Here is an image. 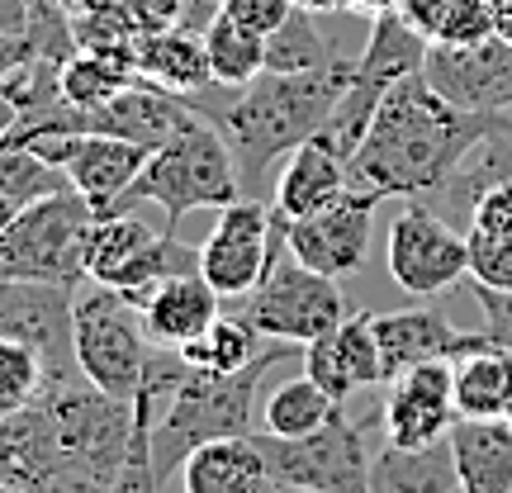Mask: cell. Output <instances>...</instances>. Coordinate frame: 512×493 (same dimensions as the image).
Returning a JSON list of instances; mask_svg holds the SVG:
<instances>
[{"label":"cell","instance_id":"ee69618b","mask_svg":"<svg viewBox=\"0 0 512 493\" xmlns=\"http://www.w3.org/2000/svg\"><path fill=\"white\" fill-rule=\"evenodd\" d=\"M19 119H24V100L15 95L10 76H0V138H5V133H10Z\"/></svg>","mask_w":512,"mask_h":493},{"label":"cell","instance_id":"7bdbcfd3","mask_svg":"<svg viewBox=\"0 0 512 493\" xmlns=\"http://www.w3.org/2000/svg\"><path fill=\"white\" fill-rule=\"evenodd\" d=\"M451 5L456 0H399V19L432 43L441 34V24H446V15H451Z\"/></svg>","mask_w":512,"mask_h":493},{"label":"cell","instance_id":"f6af8a7d","mask_svg":"<svg viewBox=\"0 0 512 493\" xmlns=\"http://www.w3.org/2000/svg\"><path fill=\"white\" fill-rule=\"evenodd\" d=\"M347 10H356V15H389V10H399V0H347Z\"/></svg>","mask_w":512,"mask_h":493},{"label":"cell","instance_id":"7dc6e473","mask_svg":"<svg viewBox=\"0 0 512 493\" xmlns=\"http://www.w3.org/2000/svg\"><path fill=\"white\" fill-rule=\"evenodd\" d=\"M294 5H304L313 15H323V10H347V0H294Z\"/></svg>","mask_w":512,"mask_h":493},{"label":"cell","instance_id":"7402d4cb","mask_svg":"<svg viewBox=\"0 0 512 493\" xmlns=\"http://www.w3.org/2000/svg\"><path fill=\"white\" fill-rule=\"evenodd\" d=\"M57 460H62V441H57V422L43 399L0 418V484L34 493L57 470Z\"/></svg>","mask_w":512,"mask_h":493},{"label":"cell","instance_id":"60d3db41","mask_svg":"<svg viewBox=\"0 0 512 493\" xmlns=\"http://www.w3.org/2000/svg\"><path fill=\"white\" fill-rule=\"evenodd\" d=\"M475 299H479V313H484V332L494 337L498 347L512 351V294L475 285Z\"/></svg>","mask_w":512,"mask_h":493},{"label":"cell","instance_id":"c3c4849f","mask_svg":"<svg viewBox=\"0 0 512 493\" xmlns=\"http://www.w3.org/2000/svg\"><path fill=\"white\" fill-rule=\"evenodd\" d=\"M15 214H19L15 204H10V200H0V228H5V223H10V219H15Z\"/></svg>","mask_w":512,"mask_h":493},{"label":"cell","instance_id":"ffe728a7","mask_svg":"<svg viewBox=\"0 0 512 493\" xmlns=\"http://www.w3.org/2000/svg\"><path fill=\"white\" fill-rule=\"evenodd\" d=\"M351 190V171H347V157L342 152H332L318 133H313L309 143H299L285 157L280 166V181H275V214L280 219H309L318 209H328L337 195H347Z\"/></svg>","mask_w":512,"mask_h":493},{"label":"cell","instance_id":"681fc988","mask_svg":"<svg viewBox=\"0 0 512 493\" xmlns=\"http://www.w3.org/2000/svg\"><path fill=\"white\" fill-rule=\"evenodd\" d=\"M0 493H24V489H15V484H0Z\"/></svg>","mask_w":512,"mask_h":493},{"label":"cell","instance_id":"836d02e7","mask_svg":"<svg viewBox=\"0 0 512 493\" xmlns=\"http://www.w3.org/2000/svg\"><path fill=\"white\" fill-rule=\"evenodd\" d=\"M304 375L313 384H323L337 403H351V394H361L356 380H351L347 361H342V347H337V328L323 332V337H313L309 347H304Z\"/></svg>","mask_w":512,"mask_h":493},{"label":"cell","instance_id":"6da1fadb","mask_svg":"<svg viewBox=\"0 0 512 493\" xmlns=\"http://www.w3.org/2000/svg\"><path fill=\"white\" fill-rule=\"evenodd\" d=\"M512 124V114H470L441 100L427 76H403L380 100L361 147L351 152V185L380 200H432L489 133Z\"/></svg>","mask_w":512,"mask_h":493},{"label":"cell","instance_id":"f1b7e54d","mask_svg":"<svg viewBox=\"0 0 512 493\" xmlns=\"http://www.w3.org/2000/svg\"><path fill=\"white\" fill-rule=\"evenodd\" d=\"M337 57L342 53L318 29V15L304 5H294L285 24L266 34V72H318V67H332Z\"/></svg>","mask_w":512,"mask_h":493},{"label":"cell","instance_id":"bcb514c9","mask_svg":"<svg viewBox=\"0 0 512 493\" xmlns=\"http://www.w3.org/2000/svg\"><path fill=\"white\" fill-rule=\"evenodd\" d=\"M489 10H494L498 38H508V43H512V0H489Z\"/></svg>","mask_w":512,"mask_h":493},{"label":"cell","instance_id":"8fae6325","mask_svg":"<svg viewBox=\"0 0 512 493\" xmlns=\"http://www.w3.org/2000/svg\"><path fill=\"white\" fill-rule=\"evenodd\" d=\"M347 294L332 275L309 271L304 261L290 256V242L285 252L271 261V271L261 275V285L247 294V323H252L261 337L271 342H294V347H309L313 337L342 328L347 318Z\"/></svg>","mask_w":512,"mask_h":493},{"label":"cell","instance_id":"f907efd6","mask_svg":"<svg viewBox=\"0 0 512 493\" xmlns=\"http://www.w3.org/2000/svg\"><path fill=\"white\" fill-rule=\"evenodd\" d=\"M503 422H508V427H512V403H508V413H503Z\"/></svg>","mask_w":512,"mask_h":493},{"label":"cell","instance_id":"4316f807","mask_svg":"<svg viewBox=\"0 0 512 493\" xmlns=\"http://www.w3.org/2000/svg\"><path fill=\"white\" fill-rule=\"evenodd\" d=\"M337 408H342V403L332 399L323 384H313L309 375H299V380H285L271 389V399L261 408V427H266L271 437H309L318 427H328Z\"/></svg>","mask_w":512,"mask_h":493},{"label":"cell","instance_id":"e0dca14e","mask_svg":"<svg viewBox=\"0 0 512 493\" xmlns=\"http://www.w3.org/2000/svg\"><path fill=\"white\" fill-rule=\"evenodd\" d=\"M456 375L451 361H427L389 380L380 403V432L389 446H432L456 427Z\"/></svg>","mask_w":512,"mask_h":493},{"label":"cell","instance_id":"30bf717a","mask_svg":"<svg viewBox=\"0 0 512 493\" xmlns=\"http://www.w3.org/2000/svg\"><path fill=\"white\" fill-rule=\"evenodd\" d=\"M38 399L48 403V413L57 422L62 460H72V465L114 484L124 470L128 441H133V403L95 389L86 375L48 380Z\"/></svg>","mask_w":512,"mask_h":493},{"label":"cell","instance_id":"e575fe53","mask_svg":"<svg viewBox=\"0 0 512 493\" xmlns=\"http://www.w3.org/2000/svg\"><path fill=\"white\" fill-rule=\"evenodd\" d=\"M29 57H38L34 0H0V76H10Z\"/></svg>","mask_w":512,"mask_h":493},{"label":"cell","instance_id":"d590c367","mask_svg":"<svg viewBox=\"0 0 512 493\" xmlns=\"http://www.w3.org/2000/svg\"><path fill=\"white\" fill-rule=\"evenodd\" d=\"M470 280L484 290L512 294V233H503V238L470 233Z\"/></svg>","mask_w":512,"mask_h":493},{"label":"cell","instance_id":"f35d334b","mask_svg":"<svg viewBox=\"0 0 512 493\" xmlns=\"http://www.w3.org/2000/svg\"><path fill=\"white\" fill-rule=\"evenodd\" d=\"M219 10L228 19H238L242 29H252V34L266 38L285 24V15L294 10V0H223Z\"/></svg>","mask_w":512,"mask_h":493},{"label":"cell","instance_id":"2e32d148","mask_svg":"<svg viewBox=\"0 0 512 493\" xmlns=\"http://www.w3.org/2000/svg\"><path fill=\"white\" fill-rule=\"evenodd\" d=\"M72 285H38V280H0V337L34 342L48 361V380L81 375L72 351Z\"/></svg>","mask_w":512,"mask_h":493},{"label":"cell","instance_id":"9a60e30c","mask_svg":"<svg viewBox=\"0 0 512 493\" xmlns=\"http://www.w3.org/2000/svg\"><path fill=\"white\" fill-rule=\"evenodd\" d=\"M375 190L351 185L347 195H337L328 209H318L309 219L290 223V256L304 261L309 271L332 275V280H347L366 266L370 256V228H375Z\"/></svg>","mask_w":512,"mask_h":493},{"label":"cell","instance_id":"3957f363","mask_svg":"<svg viewBox=\"0 0 512 493\" xmlns=\"http://www.w3.org/2000/svg\"><path fill=\"white\" fill-rule=\"evenodd\" d=\"M290 351H294V342H275V347H266L252 366L238 370V375H204V370L185 366L181 384L157 403V418H152V451H157L162 479L171 475L200 441L247 437L256 422V403H261L266 375H271Z\"/></svg>","mask_w":512,"mask_h":493},{"label":"cell","instance_id":"ab89813d","mask_svg":"<svg viewBox=\"0 0 512 493\" xmlns=\"http://www.w3.org/2000/svg\"><path fill=\"white\" fill-rule=\"evenodd\" d=\"M185 5H190V0H124V10H128V19H133L138 38L176 29V24L185 19Z\"/></svg>","mask_w":512,"mask_h":493},{"label":"cell","instance_id":"44dd1931","mask_svg":"<svg viewBox=\"0 0 512 493\" xmlns=\"http://www.w3.org/2000/svg\"><path fill=\"white\" fill-rule=\"evenodd\" d=\"M181 493H275L256 437L200 441L181 460Z\"/></svg>","mask_w":512,"mask_h":493},{"label":"cell","instance_id":"cb8c5ba5","mask_svg":"<svg viewBox=\"0 0 512 493\" xmlns=\"http://www.w3.org/2000/svg\"><path fill=\"white\" fill-rule=\"evenodd\" d=\"M446 441L460 493H512V427L503 418H456Z\"/></svg>","mask_w":512,"mask_h":493},{"label":"cell","instance_id":"7c38bea8","mask_svg":"<svg viewBox=\"0 0 512 493\" xmlns=\"http://www.w3.org/2000/svg\"><path fill=\"white\" fill-rule=\"evenodd\" d=\"M290 219L275 214V204L261 200H233L219 209L214 233L200 247V275L214 285L219 299H247L261 285V275L271 271V261L285 252Z\"/></svg>","mask_w":512,"mask_h":493},{"label":"cell","instance_id":"d6a6232c","mask_svg":"<svg viewBox=\"0 0 512 493\" xmlns=\"http://www.w3.org/2000/svg\"><path fill=\"white\" fill-rule=\"evenodd\" d=\"M337 347H342V361H347L356 389H375L384 380V356H380V337H375V323L370 313H347L342 328H337Z\"/></svg>","mask_w":512,"mask_h":493},{"label":"cell","instance_id":"4dcf8cb0","mask_svg":"<svg viewBox=\"0 0 512 493\" xmlns=\"http://www.w3.org/2000/svg\"><path fill=\"white\" fill-rule=\"evenodd\" d=\"M62 100L67 105H81V110H91V105H105L110 95H119L124 86L138 81V67L124 62V57H105V53H72L62 62Z\"/></svg>","mask_w":512,"mask_h":493},{"label":"cell","instance_id":"f546056e","mask_svg":"<svg viewBox=\"0 0 512 493\" xmlns=\"http://www.w3.org/2000/svg\"><path fill=\"white\" fill-rule=\"evenodd\" d=\"M261 332L247 323V318H214V328L185 342L176 356H181L190 370H204V375H238L261 356Z\"/></svg>","mask_w":512,"mask_h":493},{"label":"cell","instance_id":"ba28073f","mask_svg":"<svg viewBox=\"0 0 512 493\" xmlns=\"http://www.w3.org/2000/svg\"><path fill=\"white\" fill-rule=\"evenodd\" d=\"M422 62H427V38H422L418 29H408V24L399 19V10L375 15L370 19L366 53L356 57L347 91H342V100H337L332 119L318 128V138H323L332 152H342L347 166H351V152L361 147L370 119H375V110H380V100L399 86L403 76L422 72Z\"/></svg>","mask_w":512,"mask_h":493},{"label":"cell","instance_id":"9c48e42d","mask_svg":"<svg viewBox=\"0 0 512 493\" xmlns=\"http://www.w3.org/2000/svg\"><path fill=\"white\" fill-rule=\"evenodd\" d=\"M181 271H200V247L181 242L171 228H152L138 214H100L86 238V280L128 294L133 304Z\"/></svg>","mask_w":512,"mask_h":493},{"label":"cell","instance_id":"603a6c76","mask_svg":"<svg viewBox=\"0 0 512 493\" xmlns=\"http://www.w3.org/2000/svg\"><path fill=\"white\" fill-rule=\"evenodd\" d=\"M375 337H380L384 356V380H394L403 370L427 366V361H451L460 332L441 309H394V313H370Z\"/></svg>","mask_w":512,"mask_h":493},{"label":"cell","instance_id":"52a82bcc","mask_svg":"<svg viewBox=\"0 0 512 493\" xmlns=\"http://www.w3.org/2000/svg\"><path fill=\"white\" fill-rule=\"evenodd\" d=\"M375 432L380 413L356 418L347 403L332 413L328 427L309 437H271L252 432L275 489H304V493H370V460H375Z\"/></svg>","mask_w":512,"mask_h":493},{"label":"cell","instance_id":"ac0fdd59","mask_svg":"<svg viewBox=\"0 0 512 493\" xmlns=\"http://www.w3.org/2000/svg\"><path fill=\"white\" fill-rule=\"evenodd\" d=\"M138 309H143V328L152 337V347L181 351L185 342H195V337H204L214 328L219 294H214V285L200 271H181L171 280H162L157 290H147Z\"/></svg>","mask_w":512,"mask_h":493},{"label":"cell","instance_id":"b9f144b4","mask_svg":"<svg viewBox=\"0 0 512 493\" xmlns=\"http://www.w3.org/2000/svg\"><path fill=\"white\" fill-rule=\"evenodd\" d=\"M110 489H114L110 479L91 475V470H81V465H72V460H57V470L43 479L34 493H110Z\"/></svg>","mask_w":512,"mask_h":493},{"label":"cell","instance_id":"484cf974","mask_svg":"<svg viewBox=\"0 0 512 493\" xmlns=\"http://www.w3.org/2000/svg\"><path fill=\"white\" fill-rule=\"evenodd\" d=\"M133 67H138L143 81L162 86V91H176V95H195L214 81L209 76V53H204V34L200 29H185V24L138 38Z\"/></svg>","mask_w":512,"mask_h":493},{"label":"cell","instance_id":"816d5d0a","mask_svg":"<svg viewBox=\"0 0 512 493\" xmlns=\"http://www.w3.org/2000/svg\"><path fill=\"white\" fill-rule=\"evenodd\" d=\"M275 493H304V489H275Z\"/></svg>","mask_w":512,"mask_h":493},{"label":"cell","instance_id":"f5cc1de1","mask_svg":"<svg viewBox=\"0 0 512 493\" xmlns=\"http://www.w3.org/2000/svg\"><path fill=\"white\" fill-rule=\"evenodd\" d=\"M219 5H223V0H219Z\"/></svg>","mask_w":512,"mask_h":493},{"label":"cell","instance_id":"8d00e7d4","mask_svg":"<svg viewBox=\"0 0 512 493\" xmlns=\"http://www.w3.org/2000/svg\"><path fill=\"white\" fill-rule=\"evenodd\" d=\"M494 34H498V24H494L489 0H456L432 43H484V38H494Z\"/></svg>","mask_w":512,"mask_h":493},{"label":"cell","instance_id":"d6986e66","mask_svg":"<svg viewBox=\"0 0 512 493\" xmlns=\"http://www.w3.org/2000/svg\"><path fill=\"white\" fill-rule=\"evenodd\" d=\"M460 418H503L512 403V351L489 332H460L451 351Z\"/></svg>","mask_w":512,"mask_h":493},{"label":"cell","instance_id":"7a4b0ae2","mask_svg":"<svg viewBox=\"0 0 512 493\" xmlns=\"http://www.w3.org/2000/svg\"><path fill=\"white\" fill-rule=\"evenodd\" d=\"M351 57H337L332 67L318 72H261L242 86L214 124L238 157L242 190H261L280 157H290L299 143H309L318 128L332 119L337 100L351 81Z\"/></svg>","mask_w":512,"mask_h":493},{"label":"cell","instance_id":"1f68e13d","mask_svg":"<svg viewBox=\"0 0 512 493\" xmlns=\"http://www.w3.org/2000/svg\"><path fill=\"white\" fill-rule=\"evenodd\" d=\"M48 384V361L34 342H19V337H0V418H10L19 408L43 394Z\"/></svg>","mask_w":512,"mask_h":493},{"label":"cell","instance_id":"74e56055","mask_svg":"<svg viewBox=\"0 0 512 493\" xmlns=\"http://www.w3.org/2000/svg\"><path fill=\"white\" fill-rule=\"evenodd\" d=\"M470 233H489V238L512 233V181H498L479 195L470 209Z\"/></svg>","mask_w":512,"mask_h":493},{"label":"cell","instance_id":"d4e9b609","mask_svg":"<svg viewBox=\"0 0 512 493\" xmlns=\"http://www.w3.org/2000/svg\"><path fill=\"white\" fill-rule=\"evenodd\" d=\"M370 493H460L451 441L441 437L432 446H375L370 460Z\"/></svg>","mask_w":512,"mask_h":493},{"label":"cell","instance_id":"277c9868","mask_svg":"<svg viewBox=\"0 0 512 493\" xmlns=\"http://www.w3.org/2000/svg\"><path fill=\"white\" fill-rule=\"evenodd\" d=\"M138 200L162 204L166 228L176 233V223L195 209H228L233 200H242V171L238 157L223 138V128L200 114L176 133L166 138L162 147L147 152L143 171L133 176V185L124 190V200L114 204L110 214H128Z\"/></svg>","mask_w":512,"mask_h":493},{"label":"cell","instance_id":"4fadbf2b","mask_svg":"<svg viewBox=\"0 0 512 493\" xmlns=\"http://www.w3.org/2000/svg\"><path fill=\"white\" fill-rule=\"evenodd\" d=\"M384 261H389V275H394L399 290L432 299V294L451 290L456 280L470 275V233L451 228L437 209L413 200L389 223Z\"/></svg>","mask_w":512,"mask_h":493},{"label":"cell","instance_id":"5b68a950","mask_svg":"<svg viewBox=\"0 0 512 493\" xmlns=\"http://www.w3.org/2000/svg\"><path fill=\"white\" fill-rule=\"evenodd\" d=\"M72 351L76 370L114 399H138L152 370V337L143 328V309L110 285H76L72 304Z\"/></svg>","mask_w":512,"mask_h":493},{"label":"cell","instance_id":"8992f818","mask_svg":"<svg viewBox=\"0 0 512 493\" xmlns=\"http://www.w3.org/2000/svg\"><path fill=\"white\" fill-rule=\"evenodd\" d=\"M91 204L72 185L24 204L0 228V280H38V285H86V238L95 228Z\"/></svg>","mask_w":512,"mask_h":493},{"label":"cell","instance_id":"83f0119b","mask_svg":"<svg viewBox=\"0 0 512 493\" xmlns=\"http://www.w3.org/2000/svg\"><path fill=\"white\" fill-rule=\"evenodd\" d=\"M204 53H209V76L219 86H233V91H242L252 76L266 72V38L242 29L238 19H228L223 10L204 29Z\"/></svg>","mask_w":512,"mask_h":493},{"label":"cell","instance_id":"5bb4252c","mask_svg":"<svg viewBox=\"0 0 512 493\" xmlns=\"http://www.w3.org/2000/svg\"><path fill=\"white\" fill-rule=\"evenodd\" d=\"M427 86L470 114H512V43H427Z\"/></svg>","mask_w":512,"mask_h":493}]
</instances>
